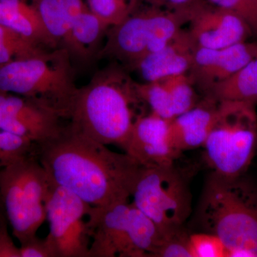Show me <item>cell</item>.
<instances>
[{
	"label": "cell",
	"instance_id": "6da1fadb",
	"mask_svg": "<svg viewBox=\"0 0 257 257\" xmlns=\"http://www.w3.org/2000/svg\"><path fill=\"white\" fill-rule=\"evenodd\" d=\"M35 153L52 183L92 207L128 201L141 167L126 152L112 151L67 124L59 136L37 145Z\"/></svg>",
	"mask_w": 257,
	"mask_h": 257
},
{
	"label": "cell",
	"instance_id": "7a4b0ae2",
	"mask_svg": "<svg viewBox=\"0 0 257 257\" xmlns=\"http://www.w3.org/2000/svg\"><path fill=\"white\" fill-rule=\"evenodd\" d=\"M127 69L112 62L78 88L71 106L69 128L101 145L124 150L135 121L146 105Z\"/></svg>",
	"mask_w": 257,
	"mask_h": 257
},
{
	"label": "cell",
	"instance_id": "3957f363",
	"mask_svg": "<svg viewBox=\"0 0 257 257\" xmlns=\"http://www.w3.org/2000/svg\"><path fill=\"white\" fill-rule=\"evenodd\" d=\"M197 214L204 231L224 243L227 257H257V189L243 176L227 178L211 172Z\"/></svg>",
	"mask_w": 257,
	"mask_h": 257
},
{
	"label": "cell",
	"instance_id": "277c9868",
	"mask_svg": "<svg viewBox=\"0 0 257 257\" xmlns=\"http://www.w3.org/2000/svg\"><path fill=\"white\" fill-rule=\"evenodd\" d=\"M78 87L67 50L57 48L0 66V91L33 99L68 120Z\"/></svg>",
	"mask_w": 257,
	"mask_h": 257
},
{
	"label": "cell",
	"instance_id": "5b68a950",
	"mask_svg": "<svg viewBox=\"0 0 257 257\" xmlns=\"http://www.w3.org/2000/svg\"><path fill=\"white\" fill-rule=\"evenodd\" d=\"M256 105L219 101L215 121L202 147L212 173L238 178L248 170L257 150Z\"/></svg>",
	"mask_w": 257,
	"mask_h": 257
},
{
	"label": "cell",
	"instance_id": "8992f818",
	"mask_svg": "<svg viewBox=\"0 0 257 257\" xmlns=\"http://www.w3.org/2000/svg\"><path fill=\"white\" fill-rule=\"evenodd\" d=\"M51 184L35 152L0 170V195L5 215L20 244L37 236L47 220Z\"/></svg>",
	"mask_w": 257,
	"mask_h": 257
},
{
	"label": "cell",
	"instance_id": "52a82bcc",
	"mask_svg": "<svg viewBox=\"0 0 257 257\" xmlns=\"http://www.w3.org/2000/svg\"><path fill=\"white\" fill-rule=\"evenodd\" d=\"M192 13L170 11L149 5L108 30L97 60L107 58L128 68L158 50L183 30Z\"/></svg>",
	"mask_w": 257,
	"mask_h": 257
},
{
	"label": "cell",
	"instance_id": "ba28073f",
	"mask_svg": "<svg viewBox=\"0 0 257 257\" xmlns=\"http://www.w3.org/2000/svg\"><path fill=\"white\" fill-rule=\"evenodd\" d=\"M131 197L134 205L162 231L183 226L192 211L188 182L175 164L141 166Z\"/></svg>",
	"mask_w": 257,
	"mask_h": 257
},
{
	"label": "cell",
	"instance_id": "9c48e42d",
	"mask_svg": "<svg viewBox=\"0 0 257 257\" xmlns=\"http://www.w3.org/2000/svg\"><path fill=\"white\" fill-rule=\"evenodd\" d=\"M92 206L64 187L51 184L46 203V239L56 257H89L92 235L87 221Z\"/></svg>",
	"mask_w": 257,
	"mask_h": 257
},
{
	"label": "cell",
	"instance_id": "30bf717a",
	"mask_svg": "<svg viewBox=\"0 0 257 257\" xmlns=\"http://www.w3.org/2000/svg\"><path fill=\"white\" fill-rule=\"evenodd\" d=\"M63 120L33 99L0 91V128L35 146L59 136L67 125Z\"/></svg>",
	"mask_w": 257,
	"mask_h": 257
},
{
	"label": "cell",
	"instance_id": "8fae6325",
	"mask_svg": "<svg viewBox=\"0 0 257 257\" xmlns=\"http://www.w3.org/2000/svg\"><path fill=\"white\" fill-rule=\"evenodd\" d=\"M189 36L196 48L221 49L246 42L253 32L239 15L204 3L192 12Z\"/></svg>",
	"mask_w": 257,
	"mask_h": 257
},
{
	"label": "cell",
	"instance_id": "7c38bea8",
	"mask_svg": "<svg viewBox=\"0 0 257 257\" xmlns=\"http://www.w3.org/2000/svg\"><path fill=\"white\" fill-rule=\"evenodd\" d=\"M170 121L152 112L139 116L133 125L124 152L145 167L175 164L182 153L172 143Z\"/></svg>",
	"mask_w": 257,
	"mask_h": 257
},
{
	"label": "cell",
	"instance_id": "4fadbf2b",
	"mask_svg": "<svg viewBox=\"0 0 257 257\" xmlns=\"http://www.w3.org/2000/svg\"><path fill=\"white\" fill-rule=\"evenodd\" d=\"M256 57V42H240L221 49L196 48L189 76L206 94Z\"/></svg>",
	"mask_w": 257,
	"mask_h": 257
},
{
	"label": "cell",
	"instance_id": "5bb4252c",
	"mask_svg": "<svg viewBox=\"0 0 257 257\" xmlns=\"http://www.w3.org/2000/svg\"><path fill=\"white\" fill-rule=\"evenodd\" d=\"M196 47L187 30H182L165 46L144 56L126 68L151 82L187 74L192 67Z\"/></svg>",
	"mask_w": 257,
	"mask_h": 257
},
{
	"label": "cell",
	"instance_id": "9a60e30c",
	"mask_svg": "<svg viewBox=\"0 0 257 257\" xmlns=\"http://www.w3.org/2000/svg\"><path fill=\"white\" fill-rule=\"evenodd\" d=\"M130 203L92 207L87 223L92 235L89 257L119 256L124 245Z\"/></svg>",
	"mask_w": 257,
	"mask_h": 257
},
{
	"label": "cell",
	"instance_id": "2e32d148",
	"mask_svg": "<svg viewBox=\"0 0 257 257\" xmlns=\"http://www.w3.org/2000/svg\"><path fill=\"white\" fill-rule=\"evenodd\" d=\"M219 101L206 96L204 100L170 121L172 143L181 153L202 147L215 121Z\"/></svg>",
	"mask_w": 257,
	"mask_h": 257
},
{
	"label": "cell",
	"instance_id": "e0dca14e",
	"mask_svg": "<svg viewBox=\"0 0 257 257\" xmlns=\"http://www.w3.org/2000/svg\"><path fill=\"white\" fill-rule=\"evenodd\" d=\"M109 29L89 8L74 17L64 46L73 64L86 65L97 60Z\"/></svg>",
	"mask_w": 257,
	"mask_h": 257
},
{
	"label": "cell",
	"instance_id": "ac0fdd59",
	"mask_svg": "<svg viewBox=\"0 0 257 257\" xmlns=\"http://www.w3.org/2000/svg\"><path fill=\"white\" fill-rule=\"evenodd\" d=\"M0 25L46 48L57 49L28 0H0Z\"/></svg>",
	"mask_w": 257,
	"mask_h": 257
},
{
	"label": "cell",
	"instance_id": "d6986e66",
	"mask_svg": "<svg viewBox=\"0 0 257 257\" xmlns=\"http://www.w3.org/2000/svg\"><path fill=\"white\" fill-rule=\"evenodd\" d=\"M163 231L130 203L128 224L120 257H153Z\"/></svg>",
	"mask_w": 257,
	"mask_h": 257
},
{
	"label": "cell",
	"instance_id": "ffe728a7",
	"mask_svg": "<svg viewBox=\"0 0 257 257\" xmlns=\"http://www.w3.org/2000/svg\"><path fill=\"white\" fill-rule=\"evenodd\" d=\"M206 96L218 101L257 104V57L229 78L211 87Z\"/></svg>",
	"mask_w": 257,
	"mask_h": 257
},
{
	"label": "cell",
	"instance_id": "44dd1931",
	"mask_svg": "<svg viewBox=\"0 0 257 257\" xmlns=\"http://www.w3.org/2000/svg\"><path fill=\"white\" fill-rule=\"evenodd\" d=\"M56 48H64L72 18L66 0H28Z\"/></svg>",
	"mask_w": 257,
	"mask_h": 257
},
{
	"label": "cell",
	"instance_id": "7402d4cb",
	"mask_svg": "<svg viewBox=\"0 0 257 257\" xmlns=\"http://www.w3.org/2000/svg\"><path fill=\"white\" fill-rule=\"evenodd\" d=\"M50 50L0 25V66Z\"/></svg>",
	"mask_w": 257,
	"mask_h": 257
},
{
	"label": "cell",
	"instance_id": "603a6c76",
	"mask_svg": "<svg viewBox=\"0 0 257 257\" xmlns=\"http://www.w3.org/2000/svg\"><path fill=\"white\" fill-rule=\"evenodd\" d=\"M140 98L150 108V112L167 120L175 117L170 93L163 79L151 82H136Z\"/></svg>",
	"mask_w": 257,
	"mask_h": 257
},
{
	"label": "cell",
	"instance_id": "cb8c5ba5",
	"mask_svg": "<svg viewBox=\"0 0 257 257\" xmlns=\"http://www.w3.org/2000/svg\"><path fill=\"white\" fill-rule=\"evenodd\" d=\"M169 93L175 116L189 110L199 102L192 79L188 74H179L163 79Z\"/></svg>",
	"mask_w": 257,
	"mask_h": 257
},
{
	"label": "cell",
	"instance_id": "d4e9b609",
	"mask_svg": "<svg viewBox=\"0 0 257 257\" xmlns=\"http://www.w3.org/2000/svg\"><path fill=\"white\" fill-rule=\"evenodd\" d=\"M89 10L109 27L117 25L138 9L140 0H86Z\"/></svg>",
	"mask_w": 257,
	"mask_h": 257
},
{
	"label": "cell",
	"instance_id": "484cf974",
	"mask_svg": "<svg viewBox=\"0 0 257 257\" xmlns=\"http://www.w3.org/2000/svg\"><path fill=\"white\" fill-rule=\"evenodd\" d=\"M36 146L30 140L0 128V170L35 153Z\"/></svg>",
	"mask_w": 257,
	"mask_h": 257
},
{
	"label": "cell",
	"instance_id": "4316f807",
	"mask_svg": "<svg viewBox=\"0 0 257 257\" xmlns=\"http://www.w3.org/2000/svg\"><path fill=\"white\" fill-rule=\"evenodd\" d=\"M189 236L183 226L163 231L160 245L153 257H192Z\"/></svg>",
	"mask_w": 257,
	"mask_h": 257
},
{
	"label": "cell",
	"instance_id": "83f0119b",
	"mask_svg": "<svg viewBox=\"0 0 257 257\" xmlns=\"http://www.w3.org/2000/svg\"><path fill=\"white\" fill-rule=\"evenodd\" d=\"M189 249L192 257H227V250L220 238L206 231L190 234Z\"/></svg>",
	"mask_w": 257,
	"mask_h": 257
},
{
	"label": "cell",
	"instance_id": "f1b7e54d",
	"mask_svg": "<svg viewBox=\"0 0 257 257\" xmlns=\"http://www.w3.org/2000/svg\"><path fill=\"white\" fill-rule=\"evenodd\" d=\"M211 5L235 13L257 34V0H207Z\"/></svg>",
	"mask_w": 257,
	"mask_h": 257
},
{
	"label": "cell",
	"instance_id": "f546056e",
	"mask_svg": "<svg viewBox=\"0 0 257 257\" xmlns=\"http://www.w3.org/2000/svg\"><path fill=\"white\" fill-rule=\"evenodd\" d=\"M21 257H56L53 248L45 239L34 236L20 244Z\"/></svg>",
	"mask_w": 257,
	"mask_h": 257
},
{
	"label": "cell",
	"instance_id": "4dcf8cb0",
	"mask_svg": "<svg viewBox=\"0 0 257 257\" xmlns=\"http://www.w3.org/2000/svg\"><path fill=\"white\" fill-rule=\"evenodd\" d=\"M0 257H21L20 247L15 245L8 231L5 214L0 216Z\"/></svg>",
	"mask_w": 257,
	"mask_h": 257
},
{
	"label": "cell",
	"instance_id": "1f68e13d",
	"mask_svg": "<svg viewBox=\"0 0 257 257\" xmlns=\"http://www.w3.org/2000/svg\"><path fill=\"white\" fill-rule=\"evenodd\" d=\"M149 5L170 11L192 13L205 0H145Z\"/></svg>",
	"mask_w": 257,
	"mask_h": 257
},
{
	"label": "cell",
	"instance_id": "d6a6232c",
	"mask_svg": "<svg viewBox=\"0 0 257 257\" xmlns=\"http://www.w3.org/2000/svg\"><path fill=\"white\" fill-rule=\"evenodd\" d=\"M5 214L4 207H3V202H2L1 195H0V216Z\"/></svg>",
	"mask_w": 257,
	"mask_h": 257
}]
</instances>
